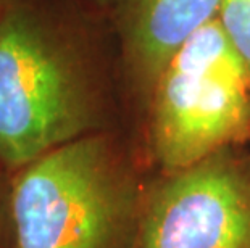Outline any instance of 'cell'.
Listing matches in <instances>:
<instances>
[{
  "label": "cell",
  "mask_w": 250,
  "mask_h": 248,
  "mask_svg": "<svg viewBox=\"0 0 250 248\" xmlns=\"http://www.w3.org/2000/svg\"><path fill=\"white\" fill-rule=\"evenodd\" d=\"M218 23L250 75V0H221Z\"/></svg>",
  "instance_id": "obj_6"
},
{
  "label": "cell",
  "mask_w": 250,
  "mask_h": 248,
  "mask_svg": "<svg viewBox=\"0 0 250 248\" xmlns=\"http://www.w3.org/2000/svg\"><path fill=\"white\" fill-rule=\"evenodd\" d=\"M249 150H250V144H249Z\"/></svg>",
  "instance_id": "obj_10"
},
{
  "label": "cell",
  "mask_w": 250,
  "mask_h": 248,
  "mask_svg": "<svg viewBox=\"0 0 250 248\" xmlns=\"http://www.w3.org/2000/svg\"><path fill=\"white\" fill-rule=\"evenodd\" d=\"M221 0H123L113 15L120 84L129 135L171 57L218 18Z\"/></svg>",
  "instance_id": "obj_5"
},
{
  "label": "cell",
  "mask_w": 250,
  "mask_h": 248,
  "mask_svg": "<svg viewBox=\"0 0 250 248\" xmlns=\"http://www.w3.org/2000/svg\"><path fill=\"white\" fill-rule=\"evenodd\" d=\"M127 131L111 18L79 0H5L0 163L15 172L81 137Z\"/></svg>",
  "instance_id": "obj_1"
},
{
  "label": "cell",
  "mask_w": 250,
  "mask_h": 248,
  "mask_svg": "<svg viewBox=\"0 0 250 248\" xmlns=\"http://www.w3.org/2000/svg\"><path fill=\"white\" fill-rule=\"evenodd\" d=\"M131 248H250V150L150 172Z\"/></svg>",
  "instance_id": "obj_4"
},
{
  "label": "cell",
  "mask_w": 250,
  "mask_h": 248,
  "mask_svg": "<svg viewBox=\"0 0 250 248\" xmlns=\"http://www.w3.org/2000/svg\"><path fill=\"white\" fill-rule=\"evenodd\" d=\"M3 5H5V0H0V12H2V8H3Z\"/></svg>",
  "instance_id": "obj_9"
},
{
  "label": "cell",
  "mask_w": 250,
  "mask_h": 248,
  "mask_svg": "<svg viewBox=\"0 0 250 248\" xmlns=\"http://www.w3.org/2000/svg\"><path fill=\"white\" fill-rule=\"evenodd\" d=\"M148 176L127 131L34 158L12 176L15 248H131Z\"/></svg>",
  "instance_id": "obj_2"
},
{
  "label": "cell",
  "mask_w": 250,
  "mask_h": 248,
  "mask_svg": "<svg viewBox=\"0 0 250 248\" xmlns=\"http://www.w3.org/2000/svg\"><path fill=\"white\" fill-rule=\"evenodd\" d=\"M150 172L188 168L250 144V75L218 18L171 57L131 134Z\"/></svg>",
  "instance_id": "obj_3"
},
{
  "label": "cell",
  "mask_w": 250,
  "mask_h": 248,
  "mask_svg": "<svg viewBox=\"0 0 250 248\" xmlns=\"http://www.w3.org/2000/svg\"><path fill=\"white\" fill-rule=\"evenodd\" d=\"M12 176L13 172L0 163V248H15Z\"/></svg>",
  "instance_id": "obj_7"
},
{
  "label": "cell",
  "mask_w": 250,
  "mask_h": 248,
  "mask_svg": "<svg viewBox=\"0 0 250 248\" xmlns=\"http://www.w3.org/2000/svg\"><path fill=\"white\" fill-rule=\"evenodd\" d=\"M79 2L84 3L95 13L104 15L107 18H113L116 8L120 7L123 0H79Z\"/></svg>",
  "instance_id": "obj_8"
}]
</instances>
